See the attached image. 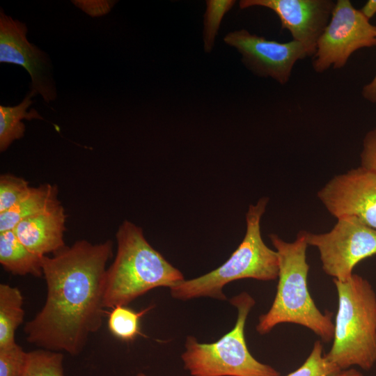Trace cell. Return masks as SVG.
I'll use <instances>...</instances> for the list:
<instances>
[{
    "label": "cell",
    "instance_id": "cell-22",
    "mask_svg": "<svg viewBox=\"0 0 376 376\" xmlns=\"http://www.w3.org/2000/svg\"><path fill=\"white\" fill-rule=\"evenodd\" d=\"M235 1H207L205 15V47L212 48L220 22L226 12L235 4Z\"/></svg>",
    "mask_w": 376,
    "mask_h": 376
},
{
    "label": "cell",
    "instance_id": "cell-18",
    "mask_svg": "<svg viewBox=\"0 0 376 376\" xmlns=\"http://www.w3.org/2000/svg\"><path fill=\"white\" fill-rule=\"evenodd\" d=\"M152 308L150 306L139 311H135L125 306L112 308L109 314L108 328L116 338L131 341L141 334L139 322L142 316Z\"/></svg>",
    "mask_w": 376,
    "mask_h": 376
},
{
    "label": "cell",
    "instance_id": "cell-6",
    "mask_svg": "<svg viewBox=\"0 0 376 376\" xmlns=\"http://www.w3.org/2000/svg\"><path fill=\"white\" fill-rule=\"evenodd\" d=\"M230 302L237 311L234 327L212 343L187 336L181 356L185 368L191 376H280L275 368L256 360L247 347L244 329L254 299L243 292Z\"/></svg>",
    "mask_w": 376,
    "mask_h": 376
},
{
    "label": "cell",
    "instance_id": "cell-21",
    "mask_svg": "<svg viewBox=\"0 0 376 376\" xmlns=\"http://www.w3.org/2000/svg\"><path fill=\"white\" fill-rule=\"evenodd\" d=\"M24 178L6 173L0 176V213L14 205L29 189Z\"/></svg>",
    "mask_w": 376,
    "mask_h": 376
},
{
    "label": "cell",
    "instance_id": "cell-10",
    "mask_svg": "<svg viewBox=\"0 0 376 376\" xmlns=\"http://www.w3.org/2000/svg\"><path fill=\"white\" fill-rule=\"evenodd\" d=\"M224 41L238 50L244 64L255 75L272 77L282 85L290 80L297 61L309 56L305 47L297 41L269 40L244 29L228 33Z\"/></svg>",
    "mask_w": 376,
    "mask_h": 376
},
{
    "label": "cell",
    "instance_id": "cell-7",
    "mask_svg": "<svg viewBox=\"0 0 376 376\" xmlns=\"http://www.w3.org/2000/svg\"><path fill=\"white\" fill-rule=\"evenodd\" d=\"M306 240L318 249L324 273L340 281L352 276L359 263L376 254V229L354 217L337 219L327 233L306 231Z\"/></svg>",
    "mask_w": 376,
    "mask_h": 376
},
{
    "label": "cell",
    "instance_id": "cell-25",
    "mask_svg": "<svg viewBox=\"0 0 376 376\" xmlns=\"http://www.w3.org/2000/svg\"><path fill=\"white\" fill-rule=\"evenodd\" d=\"M361 95L367 101L376 103V74L373 79L363 87Z\"/></svg>",
    "mask_w": 376,
    "mask_h": 376
},
{
    "label": "cell",
    "instance_id": "cell-17",
    "mask_svg": "<svg viewBox=\"0 0 376 376\" xmlns=\"http://www.w3.org/2000/svg\"><path fill=\"white\" fill-rule=\"evenodd\" d=\"M36 91L31 90L19 104L14 107L0 106V150L3 152L17 139L22 138L25 132V125L22 119H42L35 109L27 112L28 108L33 104L31 97Z\"/></svg>",
    "mask_w": 376,
    "mask_h": 376
},
{
    "label": "cell",
    "instance_id": "cell-8",
    "mask_svg": "<svg viewBox=\"0 0 376 376\" xmlns=\"http://www.w3.org/2000/svg\"><path fill=\"white\" fill-rule=\"evenodd\" d=\"M376 46V26L349 0H338L330 20L318 40L312 63L315 72L344 67L350 56L363 48Z\"/></svg>",
    "mask_w": 376,
    "mask_h": 376
},
{
    "label": "cell",
    "instance_id": "cell-15",
    "mask_svg": "<svg viewBox=\"0 0 376 376\" xmlns=\"http://www.w3.org/2000/svg\"><path fill=\"white\" fill-rule=\"evenodd\" d=\"M42 257L30 251L13 230L0 233V263L15 275H42Z\"/></svg>",
    "mask_w": 376,
    "mask_h": 376
},
{
    "label": "cell",
    "instance_id": "cell-27",
    "mask_svg": "<svg viewBox=\"0 0 376 376\" xmlns=\"http://www.w3.org/2000/svg\"><path fill=\"white\" fill-rule=\"evenodd\" d=\"M334 376H364V375L358 370L353 368H350L340 371L338 374H336Z\"/></svg>",
    "mask_w": 376,
    "mask_h": 376
},
{
    "label": "cell",
    "instance_id": "cell-19",
    "mask_svg": "<svg viewBox=\"0 0 376 376\" xmlns=\"http://www.w3.org/2000/svg\"><path fill=\"white\" fill-rule=\"evenodd\" d=\"M63 361L60 352L42 348L29 352L22 376H65Z\"/></svg>",
    "mask_w": 376,
    "mask_h": 376
},
{
    "label": "cell",
    "instance_id": "cell-16",
    "mask_svg": "<svg viewBox=\"0 0 376 376\" xmlns=\"http://www.w3.org/2000/svg\"><path fill=\"white\" fill-rule=\"evenodd\" d=\"M23 297L19 289L0 284V348L15 343V331L23 322Z\"/></svg>",
    "mask_w": 376,
    "mask_h": 376
},
{
    "label": "cell",
    "instance_id": "cell-24",
    "mask_svg": "<svg viewBox=\"0 0 376 376\" xmlns=\"http://www.w3.org/2000/svg\"><path fill=\"white\" fill-rule=\"evenodd\" d=\"M360 160L361 166L376 173V127L363 138Z\"/></svg>",
    "mask_w": 376,
    "mask_h": 376
},
{
    "label": "cell",
    "instance_id": "cell-20",
    "mask_svg": "<svg viewBox=\"0 0 376 376\" xmlns=\"http://www.w3.org/2000/svg\"><path fill=\"white\" fill-rule=\"evenodd\" d=\"M334 363L329 361L324 353L321 340H316L304 363L286 376H334L341 371Z\"/></svg>",
    "mask_w": 376,
    "mask_h": 376
},
{
    "label": "cell",
    "instance_id": "cell-14",
    "mask_svg": "<svg viewBox=\"0 0 376 376\" xmlns=\"http://www.w3.org/2000/svg\"><path fill=\"white\" fill-rule=\"evenodd\" d=\"M57 195V187L50 184L30 187L14 205L0 213V233L14 230L22 220L54 204L58 201Z\"/></svg>",
    "mask_w": 376,
    "mask_h": 376
},
{
    "label": "cell",
    "instance_id": "cell-3",
    "mask_svg": "<svg viewBox=\"0 0 376 376\" xmlns=\"http://www.w3.org/2000/svg\"><path fill=\"white\" fill-rule=\"evenodd\" d=\"M117 252L107 269L104 308L126 306L158 287L175 286L182 273L146 240L141 227L125 220L116 234Z\"/></svg>",
    "mask_w": 376,
    "mask_h": 376
},
{
    "label": "cell",
    "instance_id": "cell-1",
    "mask_svg": "<svg viewBox=\"0 0 376 376\" xmlns=\"http://www.w3.org/2000/svg\"><path fill=\"white\" fill-rule=\"evenodd\" d=\"M113 243L82 240L42 257L47 297L24 326L26 340L42 349L78 355L102 326L107 263Z\"/></svg>",
    "mask_w": 376,
    "mask_h": 376
},
{
    "label": "cell",
    "instance_id": "cell-2",
    "mask_svg": "<svg viewBox=\"0 0 376 376\" xmlns=\"http://www.w3.org/2000/svg\"><path fill=\"white\" fill-rule=\"evenodd\" d=\"M269 237L279 257V281L274 301L269 311L260 315L256 331L264 335L279 324L292 323L309 329L322 342L329 343L334 338V313L321 312L308 288L306 231H299L292 242L273 233Z\"/></svg>",
    "mask_w": 376,
    "mask_h": 376
},
{
    "label": "cell",
    "instance_id": "cell-13",
    "mask_svg": "<svg viewBox=\"0 0 376 376\" xmlns=\"http://www.w3.org/2000/svg\"><path fill=\"white\" fill-rule=\"evenodd\" d=\"M66 214L57 201L45 210L20 221L13 230L18 240L40 256L64 248Z\"/></svg>",
    "mask_w": 376,
    "mask_h": 376
},
{
    "label": "cell",
    "instance_id": "cell-5",
    "mask_svg": "<svg viewBox=\"0 0 376 376\" xmlns=\"http://www.w3.org/2000/svg\"><path fill=\"white\" fill-rule=\"evenodd\" d=\"M268 201L267 197H263L256 204L249 205L246 214L245 235L223 265L203 276L185 279L171 288V296L182 301L202 297L226 300L223 288L231 281L243 279L276 280L279 270L278 254L265 244L260 231L261 218Z\"/></svg>",
    "mask_w": 376,
    "mask_h": 376
},
{
    "label": "cell",
    "instance_id": "cell-26",
    "mask_svg": "<svg viewBox=\"0 0 376 376\" xmlns=\"http://www.w3.org/2000/svg\"><path fill=\"white\" fill-rule=\"evenodd\" d=\"M362 15L370 20L376 14V0H368L359 9Z\"/></svg>",
    "mask_w": 376,
    "mask_h": 376
},
{
    "label": "cell",
    "instance_id": "cell-9",
    "mask_svg": "<svg viewBox=\"0 0 376 376\" xmlns=\"http://www.w3.org/2000/svg\"><path fill=\"white\" fill-rule=\"evenodd\" d=\"M334 217H354L376 229V173L361 166L334 176L317 193Z\"/></svg>",
    "mask_w": 376,
    "mask_h": 376
},
{
    "label": "cell",
    "instance_id": "cell-23",
    "mask_svg": "<svg viewBox=\"0 0 376 376\" xmlns=\"http://www.w3.org/2000/svg\"><path fill=\"white\" fill-rule=\"evenodd\" d=\"M26 355L17 343L0 348V376H22Z\"/></svg>",
    "mask_w": 376,
    "mask_h": 376
},
{
    "label": "cell",
    "instance_id": "cell-12",
    "mask_svg": "<svg viewBox=\"0 0 376 376\" xmlns=\"http://www.w3.org/2000/svg\"><path fill=\"white\" fill-rule=\"evenodd\" d=\"M335 3L331 0H242L240 7L261 6L274 11L281 28L288 30L292 40L301 43L313 56Z\"/></svg>",
    "mask_w": 376,
    "mask_h": 376
},
{
    "label": "cell",
    "instance_id": "cell-28",
    "mask_svg": "<svg viewBox=\"0 0 376 376\" xmlns=\"http://www.w3.org/2000/svg\"><path fill=\"white\" fill-rule=\"evenodd\" d=\"M136 376H146L144 373H139L136 375Z\"/></svg>",
    "mask_w": 376,
    "mask_h": 376
},
{
    "label": "cell",
    "instance_id": "cell-11",
    "mask_svg": "<svg viewBox=\"0 0 376 376\" xmlns=\"http://www.w3.org/2000/svg\"><path fill=\"white\" fill-rule=\"evenodd\" d=\"M27 27L0 11V62L19 65L31 79V90L49 103L57 97L52 75V65L46 53L28 41Z\"/></svg>",
    "mask_w": 376,
    "mask_h": 376
},
{
    "label": "cell",
    "instance_id": "cell-4",
    "mask_svg": "<svg viewBox=\"0 0 376 376\" xmlns=\"http://www.w3.org/2000/svg\"><path fill=\"white\" fill-rule=\"evenodd\" d=\"M338 293L333 344L325 354L340 370L376 363V294L370 282L353 274L345 281L333 279Z\"/></svg>",
    "mask_w": 376,
    "mask_h": 376
}]
</instances>
